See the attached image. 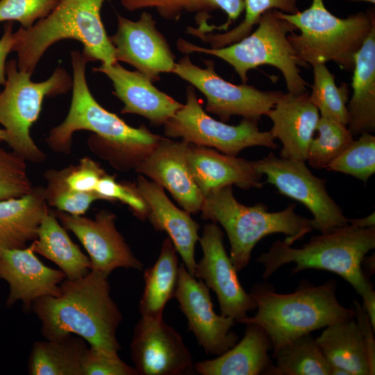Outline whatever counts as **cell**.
I'll list each match as a JSON object with an SVG mask.
<instances>
[{"instance_id":"obj_1","label":"cell","mask_w":375,"mask_h":375,"mask_svg":"<svg viewBox=\"0 0 375 375\" xmlns=\"http://www.w3.org/2000/svg\"><path fill=\"white\" fill-rule=\"evenodd\" d=\"M72 67V96L69 111L59 125L52 128L45 139L51 150L70 154L73 135L78 131L92 134L87 144L99 157L122 171L135 169L162 137L144 126L127 124L116 114L103 106L92 94L86 80L88 62L82 52L70 53Z\"/></svg>"},{"instance_id":"obj_2","label":"cell","mask_w":375,"mask_h":375,"mask_svg":"<svg viewBox=\"0 0 375 375\" xmlns=\"http://www.w3.org/2000/svg\"><path fill=\"white\" fill-rule=\"evenodd\" d=\"M60 290L58 296L41 297L32 305L44 338L55 340L74 334L92 347L118 355L121 346L117 331L122 315L111 297L108 276L90 270L80 278H65Z\"/></svg>"},{"instance_id":"obj_3","label":"cell","mask_w":375,"mask_h":375,"mask_svg":"<svg viewBox=\"0 0 375 375\" xmlns=\"http://www.w3.org/2000/svg\"><path fill=\"white\" fill-rule=\"evenodd\" d=\"M375 248V226L360 228L353 224L312 237L300 248L277 240L257 262L264 266L262 278L268 279L286 264L294 263L291 274L315 269L338 274L346 280L362 299V306L375 328V291L362 262Z\"/></svg>"},{"instance_id":"obj_4","label":"cell","mask_w":375,"mask_h":375,"mask_svg":"<svg viewBox=\"0 0 375 375\" xmlns=\"http://www.w3.org/2000/svg\"><path fill=\"white\" fill-rule=\"evenodd\" d=\"M330 280L314 285L308 280L288 294L276 292L267 283H255L249 294L257 312L238 322L260 326L268 335L274 355L296 338L334 323L354 318V311L343 306L336 297L337 284Z\"/></svg>"},{"instance_id":"obj_5","label":"cell","mask_w":375,"mask_h":375,"mask_svg":"<svg viewBox=\"0 0 375 375\" xmlns=\"http://www.w3.org/2000/svg\"><path fill=\"white\" fill-rule=\"evenodd\" d=\"M110 0H60L46 17L28 28L14 32L12 51L19 69L33 74L46 51L62 40L82 44V53L90 61L101 65L116 62L114 47L101 17L103 3Z\"/></svg>"},{"instance_id":"obj_6","label":"cell","mask_w":375,"mask_h":375,"mask_svg":"<svg viewBox=\"0 0 375 375\" xmlns=\"http://www.w3.org/2000/svg\"><path fill=\"white\" fill-rule=\"evenodd\" d=\"M295 207L292 203L282 210L269 212L261 203L246 206L234 197L232 185H227L204 195L200 211L202 219L224 229L230 258L240 272L249 265L254 247L265 236L285 234L283 241L292 246L313 229L312 219L297 213Z\"/></svg>"},{"instance_id":"obj_7","label":"cell","mask_w":375,"mask_h":375,"mask_svg":"<svg viewBox=\"0 0 375 375\" xmlns=\"http://www.w3.org/2000/svg\"><path fill=\"white\" fill-rule=\"evenodd\" d=\"M276 12L299 30L288 39L299 66L307 68L333 61L343 70L353 71L355 55L375 26L374 9L340 18L326 8L324 0H312L308 8L294 14Z\"/></svg>"},{"instance_id":"obj_8","label":"cell","mask_w":375,"mask_h":375,"mask_svg":"<svg viewBox=\"0 0 375 375\" xmlns=\"http://www.w3.org/2000/svg\"><path fill=\"white\" fill-rule=\"evenodd\" d=\"M297 30L290 22L280 17L276 10L263 13L254 31L240 40L221 48H206L179 39L177 47L183 53H202L217 57L229 64L243 83L249 71L262 65L277 68L284 77L289 92H307L308 83L302 77L299 62L288 39Z\"/></svg>"},{"instance_id":"obj_9","label":"cell","mask_w":375,"mask_h":375,"mask_svg":"<svg viewBox=\"0 0 375 375\" xmlns=\"http://www.w3.org/2000/svg\"><path fill=\"white\" fill-rule=\"evenodd\" d=\"M6 81L0 91V124L7 133L10 149L26 161L40 163L46 153L31 135V128L40 115L44 99L66 93L72 77L58 67L45 81L34 82L31 74L19 69L17 59L6 64Z\"/></svg>"},{"instance_id":"obj_10","label":"cell","mask_w":375,"mask_h":375,"mask_svg":"<svg viewBox=\"0 0 375 375\" xmlns=\"http://www.w3.org/2000/svg\"><path fill=\"white\" fill-rule=\"evenodd\" d=\"M164 131L168 138H181L233 156L247 147H278L269 131L259 129L258 121L243 119L237 125H229L208 115L192 85L187 88L185 103L164 124Z\"/></svg>"},{"instance_id":"obj_11","label":"cell","mask_w":375,"mask_h":375,"mask_svg":"<svg viewBox=\"0 0 375 375\" xmlns=\"http://www.w3.org/2000/svg\"><path fill=\"white\" fill-rule=\"evenodd\" d=\"M204 62L206 67H200L185 56L176 62L172 73L199 90L206 99V110L224 122L235 115L258 121L274 106L282 93L260 90L246 83H231L216 72L212 60Z\"/></svg>"},{"instance_id":"obj_12","label":"cell","mask_w":375,"mask_h":375,"mask_svg":"<svg viewBox=\"0 0 375 375\" xmlns=\"http://www.w3.org/2000/svg\"><path fill=\"white\" fill-rule=\"evenodd\" d=\"M305 162L278 158L270 153L254 161V165L279 193L301 203L310 210L313 229L324 233L347 224L349 219L329 195L325 181L315 176Z\"/></svg>"},{"instance_id":"obj_13","label":"cell","mask_w":375,"mask_h":375,"mask_svg":"<svg viewBox=\"0 0 375 375\" xmlns=\"http://www.w3.org/2000/svg\"><path fill=\"white\" fill-rule=\"evenodd\" d=\"M224 233L217 224H206L199 238L203 256L195 277L217 295L220 314L238 322L256 309V303L242 286L224 244Z\"/></svg>"},{"instance_id":"obj_14","label":"cell","mask_w":375,"mask_h":375,"mask_svg":"<svg viewBox=\"0 0 375 375\" xmlns=\"http://www.w3.org/2000/svg\"><path fill=\"white\" fill-rule=\"evenodd\" d=\"M53 211L65 228L74 233L87 251L91 270L109 276L117 268L142 269L143 264L117 230V217L111 211L100 210L94 218Z\"/></svg>"},{"instance_id":"obj_15","label":"cell","mask_w":375,"mask_h":375,"mask_svg":"<svg viewBox=\"0 0 375 375\" xmlns=\"http://www.w3.org/2000/svg\"><path fill=\"white\" fill-rule=\"evenodd\" d=\"M138 375H187L195 372L181 335L162 319L141 317L130 345Z\"/></svg>"},{"instance_id":"obj_16","label":"cell","mask_w":375,"mask_h":375,"mask_svg":"<svg viewBox=\"0 0 375 375\" xmlns=\"http://www.w3.org/2000/svg\"><path fill=\"white\" fill-rule=\"evenodd\" d=\"M174 297L189 330L206 353L218 356L238 342V335L231 330L235 321L215 312L208 288L191 275L183 264L179 266Z\"/></svg>"},{"instance_id":"obj_17","label":"cell","mask_w":375,"mask_h":375,"mask_svg":"<svg viewBox=\"0 0 375 375\" xmlns=\"http://www.w3.org/2000/svg\"><path fill=\"white\" fill-rule=\"evenodd\" d=\"M117 17V31L109 36L116 61L133 66L153 83L160 74L172 73L174 56L152 15L144 11L137 21L119 14Z\"/></svg>"},{"instance_id":"obj_18","label":"cell","mask_w":375,"mask_h":375,"mask_svg":"<svg viewBox=\"0 0 375 375\" xmlns=\"http://www.w3.org/2000/svg\"><path fill=\"white\" fill-rule=\"evenodd\" d=\"M66 278L60 269L45 265L29 244L22 249L0 251V279L9 287L6 305L18 301L24 310H31L33 302L44 297L58 296L60 285Z\"/></svg>"},{"instance_id":"obj_19","label":"cell","mask_w":375,"mask_h":375,"mask_svg":"<svg viewBox=\"0 0 375 375\" xmlns=\"http://www.w3.org/2000/svg\"><path fill=\"white\" fill-rule=\"evenodd\" d=\"M188 142L161 138L135 167L173 196L190 214L200 211L203 195L196 184L187 161Z\"/></svg>"},{"instance_id":"obj_20","label":"cell","mask_w":375,"mask_h":375,"mask_svg":"<svg viewBox=\"0 0 375 375\" xmlns=\"http://www.w3.org/2000/svg\"><path fill=\"white\" fill-rule=\"evenodd\" d=\"M93 71L105 74L112 82L113 94L123 103L122 114H135L156 126L164 125L183 104L157 89L147 77L129 71L118 62L101 65Z\"/></svg>"},{"instance_id":"obj_21","label":"cell","mask_w":375,"mask_h":375,"mask_svg":"<svg viewBox=\"0 0 375 375\" xmlns=\"http://www.w3.org/2000/svg\"><path fill=\"white\" fill-rule=\"evenodd\" d=\"M266 116L272 122L270 134L281 142V157L306 162L320 117L308 92H282Z\"/></svg>"},{"instance_id":"obj_22","label":"cell","mask_w":375,"mask_h":375,"mask_svg":"<svg viewBox=\"0 0 375 375\" xmlns=\"http://www.w3.org/2000/svg\"><path fill=\"white\" fill-rule=\"evenodd\" d=\"M135 186L147 203V218L153 227L168 235L185 268L195 276L194 252L199 240V225L189 212L176 207L167 197L164 188L156 183L139 176Z\"/></svg>"},{"instance_id":"obj_23","label":"cell","mask_w":375,"mask_h":375,"mask_svg":"<svg viewBox=\"0 0 375 375\" xmlns=\"http://www.w3.org/2000/svg\"><path fill=\"white\" fill-rule=\"evenodd\" d=\"M187 161L203 196L227 185H235L243 189L262 187V175L255 167L254 161L192 143H188Z\"/></svg>"},{"instance_id":"obj_24","label":"cell","mask_w":375,"mask_h":375,"mask_svg":"<svg viewBox=\"0 0 375 375\" xmlns=\"http://www.w3.org/2000/svg\"><path fill=\"white\" fill-rule=\"evenodd\" d=\"M242 340L222 354L194 364L201 375L265 374L272 365L269 351L270 340L260 326L248 323Z\"/></svg>"},{"instance_id":"obj_25","label":"cell","mask_w":375,"mask_h":375,"mask_svg":"<svg viewBox=\"0 0 375 375\" xmlns=\"http://www.w3.org/2000/svg\"><path fill=\"white\" fill-rule=\"evenodd\" d=\"M43 186L33 187L22 197L0 201V251L22 249L37 238L44 216L49 211Z\"/></svg>"},{"instance_id":"obj_26","label":"cell","mask_w":375,"mask_h":375,"mask_svg":"<svg viewBox=\"0 0 375 375\" xmlns=\"http://www.w3.org/2000/svg\"><path fill=\"white\" fill-rule=\"evenodd\" d=\"M347 125L353 136L375 131V26L354 57Z\"/></svg>"},{"instance_id":"obj_27","label":"cell","mask_w":375,"mask_h":375,"mask_svg":"<svg viewBox=\"0 0 375 375\" xmlns=\"http://www.w3.org/2000/svg\"><path fill=\"white\" fill-rule=\"evenodd\" d=\"M30 244L36 254L54 262L68 280L80 278L91 270L89 257L72 241L53 210L44 216Z\"/></svg>"},{"instance_id":"obj_28","label":"cell","mask_w":375,"mask_h":375,"mask_svg":"<svg viewBox=\"0 0 375 375\" xmlns=\"http://www.w3.org/2000/svg\"><path fill=\"white\" fill-rule=\"evenodd\" d=\"M316 341L332 366L350 375H373L360 331L354 318L331 324Z\"/></svg>"},{"instance_id":"obj_29","label":"cell","mask_w":375,"mask_h":375,"mask_svg":"<svg viewBox=\"0 0 375 375\" xmlns=\"http://www.w3.org/2000/svg\"><path fill=\"white\" fill-rule=\"evenodd\" d=\"M179 266L177 251L167 238L156 262L144 272V287L139 304L141 317L162 318L166 304L174 297Z\"/></svg>"},{"instance_id":"obj_30","label":"cell","mask_w":375,"mask_h":375,"mask_svg":"<svg viewBox=\"0 0 375 375\" xmlns=\"http://www.w3.org/2000/svg\"><path fill=\"white\" fill-rule=\"evenodd\" d=\"M85 341L72 335L35 342L28 362L31 375H82Z\"/></svg>"},{"instance_id":"obj_31","label":"cell","mask_w":375,"mask_h":375,"mask_svg":"<svg viewBox=\"0 0 375 375\" xmlns=\"http://www.w3.org/2000/svg\"><path fill=\"white\" fill-rule=\"evenodd\" d=\"M276 364L265 375H331L332 365L316 339L306 334L282 347L273 355Z\"/></svg>"},{"instance_id":"obj_32","label":"cell","mask_w":375,"mask_h":375,"mask_svg":"<svg viewBox=\"0 0 375 375\" xmlns=\"http://www.w3.org/2000/svg\"><path fill=\"white\" fill-rule=\"evenodd\" d=\"M122 6L128 10L142 8H155L163 18L177 19L185 12L208 14L215 10H221L227 15V20L215 29L226 31L244 10V0H120Z\"/></svg>"},{"instance_id":"obj_33","label":"cell","mask_w":375,"mask_h":375,"mask_svg":"<svg viewBox=\"0 0 375 375\" xmlns=\"http://www.w3.org/2000/svg\"><path fill=\"white\" fill-rule=\"evenodd\" d=\"M299 0H244V18L237 26L222 33L213 34L188 26V33L197 36L211 48H221L236 42L248 35L257 25L262 15L270 10H276L287 14L299 11L297 3Z\"/></svg>"},{"instance_id":"obj_34","label":"cell","mask_w":375,"mask_h":375,"mask_svg":"<svg viewBox=\"0 0 375 375\" xmlns=\"http://www.w3.org/2000/svg\"><path fill=\"white\" fill-rule=\"evenodd\" d=\"M312 67L314 79L309 94L310 101L318 109L321 117L333 119L347 126L349 121L348 84L342 83L338 87L334 74L325 63L316 64Z\"/></svg>"},{"instance_id":"obj_35","label":"cell","mask_w":375,"mask_h":375,"mask_svg":"<svg viewBox=\"0 0 375 375\" xmlns=\"http://www.w3.org/2000/svg\"><path fill=\"white\" fill-rule=\"evenodd\" d=\"M315 131L306 159L315 169H326L354 140L346 125L328 117H319Z\"/></svg>"},{"instance_id":"obj_36","label":"cell","mask_w":375,"mask_h":375,"mask_svg":"<svg viewBox=\"0 0 375 375\" xmlns=\"http://www.w3.org/2000/svg\"><path fill=\"white\" fill-rule=\"evenodd\" d=\"M66 167L49 169L44 173L46 181L44 195L49 207L72 215H84L92 203L102 200L95 192H79L72 189L67 183Z\"/></svg>"},{"instance_id":"obj_37","label":"cell","mask_w":375,"mask_h":375,"mask_svg":"<svg viewBox=\"0 0 375 375\" xmlns=\"http://www.w3.org/2000/svg\"><path fill=\"white\" fill-rule=\"evenodd\" d=\"M326 169L367 182L375 173V136L370 133L360 135Z\"/></svg>"},{"instance_id":"obj_38","label":"cell","mask_w":375,"mask_h":375,"mask_svg":"<svg viewBox=\"0 0 375 375\" xmlns=\"http://www.w3.org/2000/svg\"><path fill=\"white\" fill-rule=\"evenodd\" d=\"M26 162L11 149L0 147V201L20 197L33 190Z\"/></svg>"},{"instance_id":"obj_39","label":"cell","mask_w":375,"mask_h":375,"mask_svg":"<svg viewBox=\"0 0 375 375\" xmlns=\"http://www.w3.org/2000/svg\"><path fill=\"white\" fill-rule=\"evenodd\" d=\"M60 0H0V22H17L23 28L48 16Z\"/></svg>"},{"instance_id":"obj_40","label":"cell","mask_w":375,"mask_h":375,"mask_svg":"<svg viewBox=\"0 0 375 375\" xmlns=\"http://www.w3.org/2000/svg\"><path fill=\"white\" fill-rule=\"evenodd\" d=\"M94 192L102 200L119 201L127 205L138 219L145 220L147 218V203L135 185L117 181L115 176L106 173L99 180Z\"/></svg>"},{"instance_id":"obj_41","label":"cell","mask_w":375,"mask_h":375,"mask_svg":"<svg viewBox=\"0 0 375 375\" xmlns=\"http://www.w3.org/2000/svg\"><path fill=\"white\" fill-rule=\"evenodd\" d=\"M82 375H138L135 368L118 355L102 352L88 347L82 360Z\"/></svg>"},{"instance_id":"obj_42","label":"cell","mask_w":375,"mask_h":375,"mask_svg":"<svg viewBox=\"0 0 375 375\" xmlns=\"http://www.w3.org/2000/svg\"><path fill=\"white\" fill-rule=\"evenodd\" d=\"M66 169L67 185L79 192H94L99 180L106 174L99 163L88 156L81 158L77 165H70Z\"/></svg>"},{"instance_id":"obj_43","label":"cell","mask_w":375,"mask_h":375,"mask_svg":"<svg viewBox=\"0 0 375 375\" xmlns=\"http://www.w3.org/2000/svg\"><path fill=\"white\" fill-rule=\"evenodd\" d=\"M354 319L360 331L364 342L368 362L373 375L375 374V329L362 304L353 300Z\"/></svg>"},{"instance_id":"obj_44","label":"cell","mask_w":375,"mask_h":375,"mask_svg":"<svg viewBox=\"0 0 375 375\" xmlns=\"http://www.w3.org/2000/svg\"><path fill=\"white\" fill-rule=\"evenodd\" d=\"M13 43L12 22H8L3 26V33L0 38V85L3 86L6 81V60L9 53L12 51Z\"/></svg>"},{"instance_id":"obj_45","label":"cell","mask_w":375,"mask_h":375,"mask_svg":"<svg viewBox=\"0 0 375 375\" xmlns=\"http://www.w3.org/2000/svg\"><path fill=\"white\" fill-rule=\"evenodd\" d=\"M349 223L353 224L360 228H369L375 226L374 212L362 218L349 219Z\"/></svg>"},{"instance_id":"obj_46","label":"cell","mask_w":375,"mask_h":375,"mask_svg":"<svg viewBox=\"0 0 375 375\" xmlns=\"http://www.w3.org/2000/svg\"><path fill=\"white\" fill-rule=\"evenodd\" d=\"M362 267L364 272L369 277L372 276L375 271L374 254L369 257L365 256L362 260Z\"/></svg>"},{"instance_id":"obj_47","label":"cell","mask_w":375,"mask_h":375,"mask_svg":"<svg viewBox=\"0 0 375 375\" xmlns=\"http://www.w3.org/2000/svg\"><path fill=\"white\" fill-rule=\"evenodd\" d=\"M7 140V133L3 128H0V142Z\"/></svg>"},{"instance_id":"obj_48","label":"cell","mask_w":375,"mask_h":375,"mask_svg":"<svg viewBox=\"0 0 375 375\" xmlns=\"http://www.w3.org/2000/svg\"><path fill=\"white\" fill-rule=\"evenodd\" d=\"M347 1H364V2H369L371 3L374 4L375 0H345Z\"/></svg>"}]
</instances>
